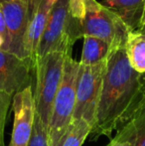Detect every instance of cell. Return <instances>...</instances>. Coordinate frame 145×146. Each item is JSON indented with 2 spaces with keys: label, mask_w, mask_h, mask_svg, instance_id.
Segmentation results:
<instances>
[{
  "label": "cell",
  "mask_w": 145,
  "mask_h": 146,
  "mask_svg": "<svg viewBox=\"0 0 145 146\" xmlns=\"http://www.w3.org/2000/svg\"><path fill=\"white\" fill-rule=\"evenodd\" d=\"M145 106V74L135 72L124 47L109 55L103 78L91 140L111 137Z\"/></svg>",
  "instance_id": "6da1fadb"
},
{
  "label": "cell",
  "mask_w": 145,
  "mask_h": 146,
  "mask_svg": "<svg viewBox=\"0 0 145 146\" xmlns=\"http://www.w3.org/2000/svg\"><path fill=\"white\" fill-rule=\"evenodd\" d=\"M70 54L72 53L52 52L37 58L34 63L35 88L33 92L36 113L47 128L53 102L62 81L65 61Z\"/></svg>",
  "instance_id": "7a4b0ae2"
},
{
  "label": "cell",
  "mask_w": 145,
  "mask_h": 146,
  "mask_svg": "<svg viewBox=\"0 0 145 146\" xmlns=\"http://www.w3.org/2000/svg\"><path fill=\"white\" fill-rule=\"evenodd\" d=\"M79 70V62L75 61L72 54L68 55L65 61L62 81L53 102L49 120L48 134L50 146L55 145L63 138L72 122L75 106Z\"/></svg>",
  "instance_id": "3957f363"
},
{
  "label": "cell",
  "mask_w": 145,
  "mask_h": 146,
  "mask_svg": "<svg viewBox=\"0 0 145 146\" xmlns=\"http://www.w3.org/2000/svg\"><path fill=\"white\" fill-rule=\"evenodd\" d=\"M79 38H83L81 24L71 17L68 0H60L49 16L37 58L52 52L72 53L73 44Z\"/></svg>",
  "instance_id": "277c9868"
},
{
  "label": "cell",
  "mask_w": 145,
  "mask_h": 146,
  "mask_svg": "<svg viewBox=\"0 0 145 146\" xmlns=\"http://www.w3.org/2000/svg\"><path fill=\"white\" fill-rule=\"evenodd\" d=\"M81 35L91 36L107 42L110 54L124 47L129 29L116 14L97 0H87L85 16L81 24Z\"/></svg>",
  "instance_id": "5b68a950"
},
{
  "label": "cell",
  "mask_w": 145,
  "mask_h": 146,
  "mask_svg": "<svg viewBox=\"0 0 145 146\" xmlns=\"http://www.w3.org/2000/svg\"><path fill=\"white\" fill-rule=\"evenodd\" d=\"M107 60L93 66L79 64L75 106L72 120L83 119L93 127L101 94Z\"/></svg>",
  "instance_id": "8992f818"
},
{
  "label": "cell",
  "mask_w": 145,
  "mask_h": 146,
  "mask_svg": "<svg viewBox=\"0 0 145 146\" xmlns=\"http://www.w3.org/2000/svg\"><path fill=\"white\" fill-rule=\"evenodd\" d=\"M37 1V0H36ZM36 1L20 0L0 3L5 18L8 41L3 51L11 53L20 58L27 59L24 51V39L32 8Z\"/></svg>",
  "instance_id": "52a82bcc"
},
{
  "label": "cell",
  "mask_w": 145,
  "mask_h": 146,
  "mask_svg": "<svg viewBox=\"0 0 145 146\" xmlns=\"http://www.w3.org/2000/svg\"><path fill=\"white\" fill-rule=\"evenodd\" d=\"M12 108L14 113L13 130L8 146H27L33 133L36 115L32 85L14 94Z\"/></svg>",
  "instance_id": "ba28073f"
},
{
  "label": "cell",
  "mask_w": 145,
  "mask_h": 146,
  "mask_svg": "<svg viewBox=\"0 0 145 146\" xmlns=\"http://www.w3.org/2000/svg\"><path fill=\"white\" fill-rule=\"evenodd\" d=\"M34 66L31 60L0 51V92L12 96L31 86Z\"/></svg>",
  "instance_id": "9c48e42d"
},
{
  "label": "cell",
  "mask_w": 145,
  "mask_h": 146,
  "mask_svg": "<svg viewBox=\"0 0 145 146\" xmlns=\"http://www.w3.org/2000/svg\"><path fill=\"white\" fill-rule=\"evenodd\" d=\"M52 9L53 8L45 3L43 0H37L32 8L31 16L24 39V51L26 58L31 60L33 66L36 61L39 46Z\"/></svg>",
  "instance_id": "30bf717a"
},
{
  "label": "cell",
  "mask_w": 145,
  "mask_h": 146,
  "mask_svg": "<svg viewBox=\"0 0 145 146\" xmlns=\"http://www.w3.org/2000/svg\"><path fill=\"white\" fill-rule=\"evenodd\" d=\"M99 2L116 14L129 30L140 29L145 0H101Z\"/></svg>",
  "instance_id": "8fae6325"
},
{
  "label": "cell",
  "mask_w": 145,
  "mask_h": 146,
  "mask_svg": "<svg viewBox=\"0 0 145 146\" xmlns=\"http://www.w3.org/2000/svg\"><path fill=\"white\" fill-rule=\"evenodd\" d=\"M124 51L132 69L139 74H145V33L143 31L136 29L127 33Z\"/></svg>",
  "instance_id": "7c38bea8"
},
{
  "label": "cell",
  "mask_w": 145,
  "mask_h": 146,
  "mask_svg": "<svg viewBox=\"0 0 145 146\" xmlns=\"http://www.w3.org/2000/svg\"><path fill=\"white\" fill-rule=\"evenodd\" d=\"M83 51L79 61L81 65H97L109 59L110 48L107 42L91 36H83Z\"/></svg>",
  "instance_id": "4fadbf2b"
},
{
  "label": "cell",
  "mask_w": 145,
  "mask_h": 146,
  "mask_svg": "<svg viewBox=\"0 0 145 146\" xmlns=\"http://www.w3.org/2000/svg\"><path fill=\"white\" fill-rule=\"evenodd\" d=\"M93 131V126L83 119L72 120L62 146H81Z\"/></svg>",
  "instance_id": "5bb4252c"
},
{
  "label": "cell",
  "mask_w": 145,
  "mask_h": 146,
  "mask_svg": "<svg viewBox=\"0 0 145 146\" xmlns=\"http://www.w3.org/2000/svg\"><path fill=\"white\" fill-rule=\"evenodd\" d=\"M134 131L130 139L132 146H145V106L132 117Z\"/></svg>",
  "instance_id": "9a60e30c"
},
{
  "label": "cell",
  "mask_w": 145,
  "mask_h": 146,
  "mask_svg": "<svg viewBox=\"0 0 145 146\" xmlns=\"http://www.w3.org/2000/svg\"><path fill=\"white\" fill-rule=\"evenodd\" d=\"M27 146H50L48 128L45 126L38 114L35 115L33 133Z\"/></svg>",
  "instance_id": "2e32d148"
},
{
  "label": "cell",
  "mask_w": 145,
  "mask_h": 146,
  "mask_svg": "<svg viewBox=\"0 0 145 146\" xmlns=\"http://www.w3.org/2000/svg\"><path fill=\"white\" fill-rule=\"evenodd\" d=\"M13 96L10 94L0 92V146H5L4 144V127H5L6 118L8 115L10 106Z\"/></svg>",
  "instance_id": "e0dca14e"
},
{
  "label": "cell",
  "mask_w": 145,
  "mask_h": 146,
  "mask_svg": "<svg viewBox=\"0 0 145 146\" xmlns=\"http://www.w3.org/2000/svg\"><path fill=\"white\" fill-rule=\"evenodd\" d=\"M68 7L73 21L81 24L87 11V0H68Z\"/></svg>",
  "instance_id": "ac0fdd59"
},
{
  "label": "cell",
  "mask_w": 145,
  "mask_h": 146,
  "mask_svg": "<svg viewBox=\"0 0 145 146\" xmlns=\"http://www.w3.org/2000/svg\"><path fill=\"white\" fill-rule=\"evenodd\" d=\"M107 146H132V144H131V142H130V140L124 138L121 134H119V133L117 132L115 137L111 138L109 144Z\"/></svg>",
  "instance_id": "d6986e66"
},
{
  "label": "cell",
  "mask_w": 145,
  "mask_h": 146,
  "mask_svg": "<svg viewBox=\"0 0 145 146\" xmlns=\"http://www.w3.org/2000/svg\"><path fill=\"white\" fill-rule=\"evenodd\" d=\"M0 35H1L4 40H5V45H4V48H5L6 44H7V41H8V35H7V28H6V23H5V18H4V14L1 8H0ZM4 48H3V50H4Z\"/></svg>",
  "instance_id": "ffe728a7"
},
{
  "label": "cell",
  "mask_w": 145,
  "mask_h": 146,
  "mask_svg": "<svg viewBox=\"0 0 145 146\" xmlns=\"http://www.w3.org/2000/svg\"><path fill=\"white\" fill-rule=\"evenodd\" d=\"M43 1H44L46 4H48L50 7L54 8V6L56 5V4L58 3L59 1H60V0H43Z\"/></svg>",
  "instance_id": "44dd1931"
},
{
  "label": "cell",
  "mask_w": 145,
  "mask_h": 146,
  "mask_svg": "<svg viewBox=\"0 0 145 146\" xmlns=\"http://www.w3.org/2000/svg\"><path fill=\"white\" fill-rule=\"evenodd\" d=\"M4 45H5V40H4L3 37H2L1 35H0V51L3 50Z\"/></svg>",
  "instance_id": "7402d4cb"
},
{
  "label": "cell",
  "mask_w": 145,
  "mask_h": 146,
  "mask_svg": "<svg viewBox=\"0 0 145 146\" xmlns=\"http://www.w3.org/2000/svg\"><path fill=\"white\" fill-rule=\"evenodd\" d=\"M12 1H20V0H0V3H5V2H12ZM30 1H36V0H30Z\"/></svg>",
  "instance_id": "603a6c76"
},
{
  "label": "cell",
  "mask_w": 145,
  "mask_h": 146,
  "mask_svg": "<svg viewBox=\"0 0 145 146\" xmlns=\"http://www.w3.org/2000/svg\"><path fill=\"white\" fill-rule=\"evenodd\" d=\"M64 136H65V135H64ZM64 136H63V138L61 139V140H59L58 142L56 143V144L53 145V146H62V144H63V140H64Z\"/></svg>",
  "instance_id": "cb8c5ba5"
},
{
  "label": "cell",
  "mask_w": 145,
  "mask_h": 146,
  "mask_svg": "<svg viewBox=\"0 0 145 146\" xmlns=\"http://www.w3.org/2000/svg\"><path fill=\"white\" fill-rule=\"evenodd\" d=\"M145 21V8H144V12H143V15H142V20H141V25L142 23ZM141 25H140V27H141Z\"/></svg>",
  "instance_id": "d4e9b609"
},
{
  "label": "cell",
  "mask_w": 145,
  "mask_h": 146,
  "mask_svg": "<svg viewBox=\"0 0 145 146\" xmlns=\"http://www.w3.org/2000/svg\"><path fill=\"white\" fill-rule=\"evenodd\" d=\"M140 30H142L143 32L145 33V21L142 23V25H141V27H140Z\"/></svg>",
  "instance_id": "484cf974"
}]
</instances>
